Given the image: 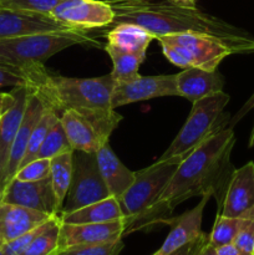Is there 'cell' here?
Segmentation results:
<instances>
[{
  "label": "cell",
  "instance_id": "1",
  "mask_svg": "<svg viewBox=\"0 0 254 255\" xmlns=\"http://www.w3.org/2000/svg\"><path fill=\"white\" fill-rule=\"evenodd\" d=\"M110 5L115 11L112 25L121 22L138 25L151 32L154 40L164 35L192 32L218 40L233 54L254 52V37L251 34L198 7L179 6L169 0H129Z\"/></svg>",
  "mask_w": 254,
  "mask_h": 255
},
{
  "label": "cell",
  "instance_id": "2",
  "mask_svg": "<svg viewBox=\"0 0 254 255\" xmlns=\"http://www.w3.org/2000/svg\"><path fill=\"white\" fill-rule=\"evenodd\" d=\"M236 143L233 128H224L204 141L179 163L156 207V226L163 224L177 206L192 197L211 196L221 207L234 172L231 153Z\"/></svg>",
  "mask_w": 254,
  "mask_h": 255
},
{
  "label": "cell",
  "instance_id": "3",
  "mask_svg": "<svg viewBox=\"0 0 254 255\" xmlns=\"http://www.w3.org/2000/svg\"><path fill=\"white\" fill-rule=\"evenodd\" d=\"M111 74L101 77L77 79L47 74L34 91L61 115L74 110L89 120L104 138L109 139L119 126L122 116L112 107L111 97L115 87Z\"/></svg>",
  "mask_w": 254,
  "mask_h": 255
},
{
  "label": "cell",
  "instance_id": "4",
  "mask_svg": "<svg viewBox=\"0 0 254 255\" xmlns=\"http://www.w3.org/2000/svg\"><path fill=\"white\" fill-rule=\"evenodd\" d=\"M184 158H158L151 166L134 172L133 183L119 199L125 221L124 237L156 226L154 213L159 197Z\"/></svg>",
  "mask_w": 254,
  "mask_h": 255
},
{
  "label": "cell",
  "instance_id": "5",
  "mask_svg": "<svg viewBox=\"0 0 254 255\" xmlns=\"http://www.w3.org/2000/svg\"><path fill=\"white\" fill-rule=\"evenodd\" d=\"M228 102L229 95L224 91L216 92L193 102L183 127L159 158L187 157L204 141L226 128L229 115L224 112V109Z\"/></svg>",
  "mask_w": 254,
  "mask_h": 255
},
{
  "label": "cell",
  "instance_id": "6",
  "mask_svg": "<svg viewBox=\"0 0 254 255\" xmlns=\"http://www.w3.org/2000/svg\"><path fill=\"white\" fill-rule=\"evenodd\" d=\"M84 44L99 46L100 42L79 29L0 39V62L16 66L44 64L62 50Z\"/></svg>",
  "mask_w": 254,
  "mask_h": 255
},
{
  "label": "cell",
  "instance_id": "7",
  "mask_svg": "<svg viewBox=\"0 0 254 255\" xmlns=\"http://www.w3.org/2000/svg\"><path fill=\"white\" fill-rule=\"evenodd\" d=\"M156 40L167 60L182 69L199 67L214 71L218 70L219 64L227 56L233 54L229 47L218 40L192 32L164 35Z\"/></svg>",
  "mask_w": 254,
  "mask_h": 255
},
{
  "label": "cell",
  "instance_id": "8",
  "mask_svg": "<svg viewBox=\"0 0 254 255\" xmlns=\"http://www.w3.org/2000/svg\"><path fill=\"white\" fill-rule=\"evenodd\" d=\"M109 197L111 196L100 172L96 153L74 151L71 183L60 213L74 212Z\"/></svg>",
  "mask_w": 254,
  "mask_h": 255
},
{
  "label": "cell",
  "instance_id": "9",
  "mask_svg": "<svg viewBox=\"0 0 254 255\" xmlns=\"http://www.w3.org/2000/svg\"><path fill=\"white\" fill-rule=\"evenodd\" d=\"M50 15L67 26L85 31L110 26L115 19L111 5L100 0H61Z\"/></svg>",
  "mask_w": 254,
  "mask_h": 255
},
{
  "label": "cell",
  "instance_id": "10",
  "mask_svg": "<svg viewBox=\"0 0 254 255\" xmlns=\"http://www.w3.org/2000/svg\"><path fill=\"white\" fill-rule=\"evenodd\" d=\"M0 201L41 212L49 216H59L61 212L50 176L41 181L34 182L11 178L2 189Z\"/></svg>",
  "mask_w": 254,
  "mask_h": 255
},
{
  "label": "cell",
  "instance_id": "11",
  "mask_svg": "<svg viewBox=\"0 0 254 255\" xmlns=\"http://www.w3.org/2000/svg\"><path fill=\"white\" fill-rule=\"evenodd\" d=\"M178 96L176 87V75H158V76H139L138 79L125 84H115L111 104L117 107L157 99V97Z\"/></svg>",
  "mask_w": 254,
  "mask_h": 255
},
{
  "label": "cell",
  "instance_id": "12",
  "mask_svg": "<svg viewBox=\"0 0 254 255\" xmlns=\"http://www.w3.org/2000/svg\"><path fill=\"white\" fill-rule=\"evenodd\" d=\"M218 213L224 217H249L254 214L253 162L234 169Z\"/></svg>",
  "mask_w": 254,
  "mask_h": 255
},
{
  "label": "cell",
  "instance_id": "13",
  "mask_svg": "<svg viewBox=\"0 0 254 255\" xmlns=\"http://www.w3.org/2000/svg\"><path fill=\"white\" fill-rule=\"evenodd\" d=\"M65 30H74V27L57 21L51 15L0 7V39Z\"/></svg>",
  "mask_w": 254,
  "mask_h": 255
},
{
  "label": "cell",
  "instance_id": "14",
  "mask_svg": "<svg viewBox=\"0 0 254 255\" xmlns=\"http://www.w3.org/2000/svg\"><path fill=\"white\" fill-rule=\"evenodd\" d=\"M211 196H202L199 203L191 211L184 212L178 217H169L163 224L171 227L168 236L164 239L161 248L152 255H169L177 249L182 248L186 244L196 241L201 237L202 232V218H203L204 207L208 203Z\"/></svg>",
  "mask_w": 254,
  "mask_h": 255
},
{
  "label": "cell",
  "instance_id": "15",
  "mask_svg": "<svg viewBox=\"0 0 254 255\" xmlns=\"http://www.w3.org/2000/svg\"><path fill=\"white\" fill-rule=\"evenodd\" d=\"M124 233V219L107 222V223H61L59 249L84 246V244H97L117 241V239H122Z\"/></svg>",
  "mask_w": 254,
  "mask_h": 255
},
{
  "label": "cell",
  "instance_id": "16",
  "mask_svg": "<svg viewBox=\"0 0 254 255\" xmlns=\"http://www.w3.org/2000/svg\"><path fill=\"white\" fill-rule=\"evenodd\" d=\"M12 90H14V101L0 120V182H1L2 189L6 183L10 149H11L12 142L16 137L17 129L24 117L27 100H29L30 94L34 91L27 86L15 87Z\"/></svg>",
  "mask_w": 254,
  "mask_h": 255
},
{
  "label": "cell",
  "instance_id": "17",
  "mask_svg": "<svg viewBox=\"0 0 254 255\" xmlns=\"http://www.w3.org/2000/svg\"><path fill=\"white\" fill-rule=\"evenodd\" d=\"M224 77L218 70L208 71L199 67H187L176 75V87L179 97L192 104L203 97L223 91Z\"/></svg>",
  "mask_w": 254,
  "mask_h": 255
},
{
  "label": "cell",
  "instance_id": "18",
  "mask_svg": "<svg viewBox=\"0 0 254 255\" xmlns=\"http://www.w3.org/2000/svg\"><path fill=\"white\" fill-rule=\"evenodd\" d=\"M45 101L36 91H32L27 100L26 110H25L24 117L17 129L16 137L12 142L11 149L9 154V162H7V172H6V183L11 178H14L15 173L19 169L25 153H26L27 143H29L30 136L34 129L35 125L39 121L42 111L45 109ZM5 183V186H6Z\"/></svg>",
  "mask_w": 254,
  "mask_h": 255
},
{
  "label": "cell",
  "instance_id": "19",
  "mask_svg": "<svg viewBox=\"0 0 254 255\" xmlns=\"http://www.w3.org/2000/svg\"><path fill=\"white\" fill-rule=\"evenodd\" d=\"M54 216L0 201V242L9 243Z\"/></svg>",
  "mask_w": 254,
  "mask_h": 255
},
{
  "label": "cell",
  "instance_id": "20",
  "mask_svg": "<svg viewBox=\"0 0 254 255\" xmlns=\"http://www.w3.org/2000/svg\"><path fill=\"white\" fill-rule=\"evenodd\" d=\"M97 164L110 196L120 199L134 181V172L129 171L117 157L109 141L105 142L96 152Z\"/></svg>",
  "mask_w": 254,
  "mask_h": 255
},
{
  "label": "cell",
  "instance_id": "21",
  "mask_svg": "<svg viewBox=\"0 0 254 255\" xmlns=\"http://www.w3.org/2000/svg\"><path fill=\"white\" fill-rule=\"evenodd\" d=\"M60 122L74 151L96 153L97 149L105 142L109 141L100 134L96 127L89 120L74 110H66L62 112L60 115Z\"/></svg>",
  "mask_w": 254,
  "mask_h": 255
},
{
  "label": "cell",
  "instance_id": "22",
  "mask_svg": "<svg viewBox=\"0 0 254 255\" xmlns=\"http://www.w3.org/2000/svg\"><path fill=\"white\" fill-rule=\"evenodd\" d=\"M106 32V45L120 51L128 52L146 59V52L154 36L143 27L128 22L111 25Z\"/></svg>",
  "mask_w": 254,
  "mask_h": 255
},
{
  "label": "cell",
  "instance_id": "23",
  "mask_svg": "<svg viewBox=\"0 0 254 255\" xmlns=\"http://www.w3.org/2000/svg\"><path fill=\"white\" fill-rule=\"evenodd\" d=\"M61 223L84 224V223H107V222L124 219L119 199L109 197L102 201L95 202L86 207L69 213H60Z\"/></svg>",
  "mask_w": 254,
  "mask_h": 255
},
{
  "label": "cell",
  "instance_id": "24",
  "mask_svg": "<svg viewBox=\"0 0 254 255\" xmlns=\"http://www.w3.org/2000/svg\"><path fill=\"white\" fill-rule=\"evenodd\" d=\"M49 71L44 67V64L29 65V66H16V65L1 64L0 62V92L9 87L27 86L36 90L41 85Z\"/></svg>",
  "mask_w": 254,
  "mask_h": 255
},
{
  "label": "cell",
  "instance_id": "25",
  "mask_svg": "<svg viewBox=\"0 0 254 255\" xmlns=\"http://www.w3.org/2000/svg\"><path fill=\"white\" fill-rule=\"evenodd\" d=\"M105 51L110 55L112 60L111 76L116 84L131 82L139 77V65L144 61L142 57L128 52L120 51V50L105 45Z\"/></svg>",
  "mask_w": 254,
  "mask_h": 255
},
{
  "label": "cell",
  "instance_id": "26",
  "mask_svg": "<svg viewBox=\"0 0 254 255\" xmlns=\"http://www.w3.org/2000/svg\"><path fill=\"white\" fill-rule=\"evenodd\" d=\"M72 154H74V151H70L51 158L50 178H51L52 188H54L60 209L62 208L65 197H66L67 191L70 188V183H71Z\"/></svg>",
  "mask_w": 254,
  "mask_h": 255
},
{
  "label": "cell",
  "instance_id": "27",
  "mask_svg": "<svg viewBox=\"0 0 254 255\" xmlns=\"http://www.w3.org/2000/svg\"><path fill=\"white\" fill-rule=\"evenodd\" d=\"M45 104H46V102H45ZM59 120H60V115L57 114L56 110H55L52 106H50L49 104L45 105L44 111H42L39 121H37V124L35 125L34 129H32L31 136H30V139H29V143H27L26 153H25L24 159H22L20 167L29 163V162L34 161V159L36 158L37 151H39L44 138L46 137L47 132L50 131V128H51V127L54 126Z\"/></svg>",
  "mask_w": 254,
  "mask_h": 255
},
{
  "label": "cell",
  "instance_id": "28",
  "mask_svg": "<svg viewBox=\"0 0 254 255\" xmlns=\"http://www.w3.org/2000/svg\"><path fill=\"white\" fill-rule=\"evenodd\" d=\"M61 221L59 216L50 218L45 228L35 237L22 255H54L59 251Z\"/></svg>",
  "mask_w": 254,
  "mask_h": 255
},
{
  "label": "cell",
  "instance_id": "29",
  "mask_svg": "<svg viewBox=\"0 0 254 255\" xmlns=\"http://www.w3.org/2000/svg\"><path fill=\"white\" fill-rule=\"evenodd\" d=\"M253 216V214H252ZM249 217H224L222 214H217L214 226L212 232L208 234V242L214 248L221 246L233 243L237 234L239 233L246 222L251 218Z\"/></svg>",
  "mask_w": 254,
  "mask_h": 255
},
{
  "label": "cell",
  "instance_id": "30",
  "mask_svg": "<svg viewBox=\"0 0 254 255\" xmlns=\"http://www.w3.org/2000/svg\"><path fill=\"white\" fill-rule=\"evenodd\" d=\"M70 151H74V149H72L66 133L64 131V127H62L61 122L59 120L47 132L46 137L44 138L39 151H37L36 158L51 159L54 157H57Z\"/></svg>",
  "mask_w": 254,
  "mask_h": 255
},
{
  "label": "cell",
  "instance_id": "31",
  "mask_svg": "<svg viewBox=\"0 0 254 255\" xmlns=\"http://www.w3.org/2000/svg\"><path fill=\"white\" fill-rule=\"evenodd\" d=\"M124 249L122 239L97 244H84V246L69 247L59 249L54 255H119Z\"/></svg>",
  "mask_w": 254,
  "mask_h": 255
},
{
  "label": "cell",
  "instance_id": "32",
  "mask_svg": "<svg viewBox=\"0 0 254 255\" xmlns=\"http://www.w3.org/2000/svg\"><path fill=\"white\" fill-rule=\"evenodd\" d=\"M50 171H51V159L36 158L20 167L14 178L25 182L41 181L50 176Z\"/></svg>",
  "mask_w": 254,
  "mask_h": 255
},
{
  "label": "cell",
  "instance_id": "33",
  "mask_svg": "<svg viewBox=\"0 0 254 255\" xmlns=\"http://www.w3.org/2000/svg\"><path fill=\"white\" fill-rule=\"evenodd\" d=\"M60 1L61 0H0V7L50 15Z\"/></svg>",
  "mask_w": 254,
  "mask_h": 255
},
{
  "label": "cell",
  "instance_id": "34",
  "mask_svg": "<svg viewBox=\"0 0 254 255\" xmlns=\"http://www.w3.org/2000/svg\"><path fill=\"white\" fill-rule=\"evenodd\" d=\"M51 218H52V217H51ZM49 221H50V219H47L46 222L39 224V226L35 227V228L30 229L29 232L21 234L20 237L15 238L14 241L9 242V243L2 244V251H4V254L5 255H22V253L26 251L27 247L30 246V243L34 241L35 237H36L37 234H39L40 232H41L42 229L45 228V226H46V223Z\"/></svg>",
  "mask_w": 254,
  "mask_h": 255
},
{
  "label": "cell",
  "instance_id": "35",
  "mask_svg": "<svg viewBox=\"0 0 254 255\" xmlns=\"http://www.w3.org/2000/svg\"><path fill=\"white\" fill-rule=\"evenodd\" d=\"M233 244L242 255H254V214L237 234Z\"/></svg>",
  "mask_w": 254,
  "mask_h": 255
},
{
  "label": "cell",
  "instance_id": "36",
  "mask_svg": "<svg viewBox=\"0 0 254 255\" xmlns=\"http://www.w3.org/2000/svg\"><path fill=\"white\" fill-rule=\"evenodd\" d=\"M207 241H208V234L202 233L201 237H198L196 241L186 244V246H183L182 248L177 249L176 252H173V253H171L169 255H196L197 252H198V249L201 248V247L203 246Z\"/></svg>",
  "mask_w": 254,
  "mask_h": 255
},
{
  "label": "cell",
  "instance_id": "37",
  "mask_svg": "<svg viewBox=\"0 0 254 255\" xmlns=\"http://www.w3.org/2000/svg\"><path fill=\"white\" fill-rule=\"evenodd\" d=\"M14 101V90H10L7 92H0V120L2 115L10 107V105Z\"/></svg>",
  "mask_w": 254,
  "mask_h": 255
},
{
  "label": "cell",
  "instance_id": "38",
  "mask_svg": "<svg viewBox=\"0 0 254 255\" xmlns=\"http://www.w3.org/2000/svg\"><path fill=\"white\" fill-rule=\"evenodd\" d=\"M216 252L217 255H242L233 243L218 247L216 248Z\"/></svg>",
  "mask_w": 254,
  "mask_h": 255
},
{
  "label": "cell",
  "instance_id": "39",
  "mask_svg": "<svg viewBox=\"0 0 254 255\" xmlns=\"http://www.w3.org/2000/svg\"><path fill=\"white\" fill-rule=\"evenodd\" d=\"M196 255H217V252H216V248H214L213 246H211L209 242L207 241L206 243L198 249V252H197Z\"/></svg>",
  "mask_w": 254,
  "mask_h": 255
},
{
  "label": "cell",
  "instance_id": "40",
  "mask_svg": "<svg viewBox=\"0 0 254 255\" xmlns=\"http://www.w3.org/2000/svg\"><path fill=\"white\" fill-rule=\"evenodd\" d=\"M173 4L184 7H197V0H169Z\"/></svg>",
  "mask_w": 254,
  "mask_h": 255
},
{
  "label": "cell",
  "instance_id": "41",
  "mask_svg": "<svg viewBox=\"0 0 254 255\" xmlns=\"http://www.w3.org/2000/svg\"><path fill=\"white\" fill-rule=\"evenodd\" d=\"M249 104L254 105V96H253V99L251 100V102H249ZM249 147H254V125H253V128H252V132H251V137H249Z\"/></svg>",
  "mask_w": 254,
  "mask_h": 255
},
{
  "label": "cell",
  "instance_id": "42",
  "mask_svg": "<svg viewBox=\"0 0 254 255\" xmlns=\"http://www.w3.org/2000/svg\"><path fill=\"white\" fill-rule=\"evenodd\" d=\"M109 4H111V2H119V1H129V0H106Z\"/></svg>",
  "mask_w": 254,
  "mask_h": 255
},
{
  "label": "cell",
  "instance_id": "43",
  "mask_svg": "<svg viewBox=\"0 0 254 255\" xmlns=\"http://www.w3.org/2000/svg\"><path fill=\"white\" fill-rule=\"evenodd\" d=\"M0 255H5L4 251H2V243H1V242H0Z\"/></svg>",
  "mask_w": 254,
  "mask_h": 255
},
{
  "label": "cell",
  "instance_id": "44",
  "mask_svg": "<svg viewBox=\"0 0 254 255\" xmlns=\"http://www.w3.org/2000/svg\"><path fill=\"white\" fill-rule=\"evenodd\" d=\"M1 193H2V187H1V182H0V198H1Z\"/></svg>",
  "mask_w": 254,
  "mask_h": 255
}]
</instances>
